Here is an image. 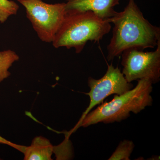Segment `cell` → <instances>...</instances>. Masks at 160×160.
<instances>
[{
  "label": "cell",
  "instance_id": "1",
  "mask_svg": "<svg viewBox=\"0 0 160 160\" xmlns=\"http://www.w3.org/2000/svg\"><path fill=\"white\" fill-rule=\"evenodd\" d=\"M107 20L114 25L107 47L109 61L120 56L127 49H153L160 42V27L144 18L135 0H129L122 11L116 12Z\"/></svg>",
  "mask_w": 160,
  "mask_h": 160
},
{
  "label": "cell",
  "instance_id": "2",
  "mask_svg": "<svg viewBox=\"0 0 160 160\" xmlns=\"http://www.w3.org/2000/svg\"><path fill=\"white\" fill-rule=\"evenodd\" d=\"M133 89L114 96L110 102L102 103L79 122L78 126L87 127L98 123L120 122L129 117L130 112L137 114L152 105V84L147 79L138 80Z\"/></svg>",
  "mask_w": 160,
  "mask_h": 160
},
{
  "label": "cell",
  "instance_id": "3",
  "mask_svg": "<svg viewBox=\"0 0 160 160\" xmlns=\"http://www.w3.org/2000/svg\"><path fill=\"white\" fill-rule=\"evenodd\" d=\"M111 25L91 11L66 14L52 42L55 48H74L76 53L82 51L89 41L99 42L108 34Z\"/></svg>",
  "mask_w": 160,
  "mask_h": 160
},
{
  "label": "cell",
  "instance_id": "4",
  "mask_svg": "<svg viewBox=\"0 0 160 160\" xmlns=\"http://www.w3.org/2000/svg\"><path fill=\"white\" fill-rule=\"evenodd\" d=\"M40 39L52 42L66 15L65 3L48 4L42 0H18Z\"/></svg>",
  "mask_w": 160,
  "mask_h": 160
},
{
  "label": "cell",
  "instance_id": "5",
  "mask_svg": "<svg viewBox=\"0 0 160 160\" xmlns=\"http://www.w3.org/2000/svg\"><path fill=\"white\" fill-rule=\"evenodd\" d=\"M155 51L127 49L122 53V73L127 82L147 79L152 84L160 79V42Z\"/></svg>",
  "mask_w": 160,
  "mask_h": 160
},
{
  "label": "cell",
  "instance_id": "6",
  "mask_svg": "<svg viewBox=\"0 0 160 160\" xmlns=\"http://www.w3.org/2000/svg\"><path fill=\"white\" fill-rule=\"evenodd\" d=\"M88 85L90 91L87 95L89 96L90 102L80 121L93 107L103 103L108 97L112 94H122L132 88V84L127 82L121 69L118 66L115 68L112 64L108 65L106 73L101 78L96 79L89 77Z\"/></svg>",
  "mask_w": 160,
  "mask_h": 160
},
{
  "label": "cell",
  "instance_id": "7",
  "mask_svg": "<svg viewBox=\"0 0 160 160\" xmlns=\"http://www.w3.org/2000/svg\"><path fill=\"white\" fill-rule=\"evenodd\" d=\"M121 0H67L66 14L91 11L101 18L107 20L113 17L116 6Z\"/></svg>",
  "mask_w": 160,
  "mask_h": 160
},
{
  "label": "cell",
  "instance_id": "8",
  "mask_svg": "<svg viewBox=\"0 0 160 160\" xmlns=\"http://www.w3.org/2000/svg\"><path fill=\"white\" fill-rule=\"evenodd\" d=\"M54 147L49 140L42 137H37L31 145L25 146L23 153L25 160H50Z\"/></svg>",
  "mask_w": 160,
  "mask_h": 160
},
{
  "label": "cell",
  "instance_id": "9",
  "mask_svg": "<svg viewBox=\"0 0 160 160\" xmlns=\"http://www.w3.org/2000/svg\"><path fill=\"white\" fill-rule=\"evenodd\" d=\"M19 59V57L12 50L0 51V83L10 75L9 68Z\"/></svg>",
  "mask_w": 160,
  "mask_h": 160
},
{
  "label": "cell",
  "instance_id": "10",
  "mask_svg": "<svg viewBox=\"0 0 160 160\" xmlns=\"http://www.w3.org/2000/svg\"><path fill=\"white\" fill-rule=\"evenodd\" d=\"M134 148V144L132 141L129 140L122 141L108 160H129Z\"/></svg>",
  "mask_w": 160,
  "mask_h": 160
},
{
  "label": "cell",
  "instance_id": "11",
  "mask_svg": "<svg viewBox=\"0 0 160 160\" xmlns=\"http://www.w3.org/2000/svg\"><path fill=\"white\" fill-rule=\"evenodd\" d=\"M19 6L14 1L0 0V23L5 22L9 17L16 14Z\"/></svg>",
  "mask_w": 160,
  "mask_h": 160
},
{
  "label": "cell",
  "instance_id": "12",
  "mask_svg": "<svg viewBox=\"0 0 160 160\" xmlns=\"http://www.w3.org/2000/svg\"><path fill=\"white\" fill-rule=\"evenodd\" d=\"M0 144H5V145H8V146H11V147H13L15 149H17L20 152H23V150H24V148L25 146H20V145H17V144H14V143L11 142H9L1 137L0 136Z\"/></svg>",
  "mask_w": 160,
  "mask_h": 160
}]
</instances>
